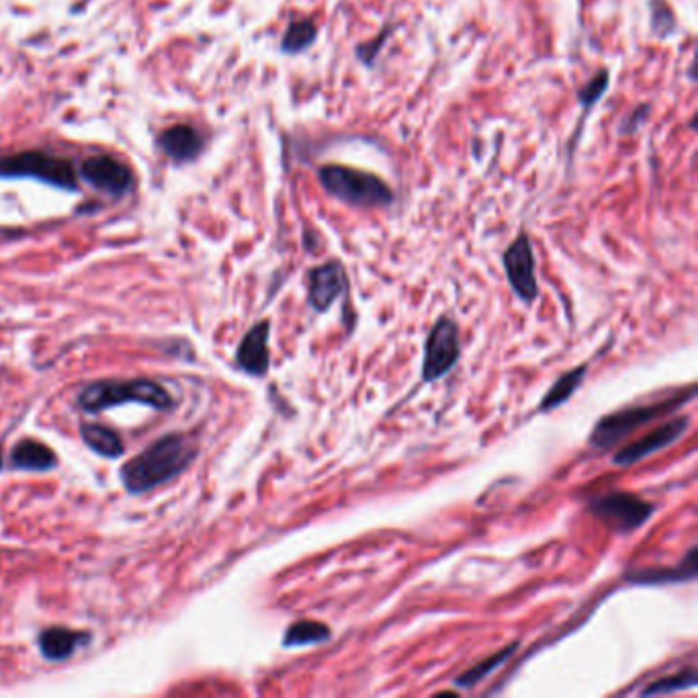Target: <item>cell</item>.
Wrapping results in <instances>:
<instances>
[{
    "mask_svg": "<svg viewBox=\"0 0 698 698\" xmlns=\"http://www.w3.org/2000/svg\"><path fill=\"white\" fill-rule=\"evenodd\" d=\"M197 457V449L183 434H164L127 461L119 477L130 494H146L180 476Z\"/></svg>",
    "mask_w": 698,
    "mask_h": 698,
    "instance_id": "cell-1",
    "label": "cell"
},
{
    "mask_svg": "<svg viewBox=\"0 0 698 698\" xmlns=\"http://www.w3.org/2000/svg\"><path fill=\"white\" fill-rule=\"evenodd\" d=\"M78 408L96 414L127 402H135L154 410H170L175 405L172 395L164 389L160 383L150 379H125V381H96L86 385L77 397Z\"/></svg>",
    "mask_w": 698,
    "mask_h": 698,
    "instance_id": "cell-2",
    "label": "cell"
},
{
    "mask_svg": "<svg viewBox=\"0 0 698 698\" xmlns=\"http://www.w3.org/2000/svg\"><path fill=\"white\" fill-rule=\"evenodd\" d=\"M694 397V387H690L688 392H680L672 397H666L662 402L648 403V405H629L619 412H612L604 418H600L594 431L590 434V445L598 450L612 449L617 442L625 440L635 431H639L641 426L653 422V420L664 418L672 414L684 405V402H690Z\"/></svg>",
    "mask_w": 698,
    "mask_h": 698,
    "instance_id": "cell-3",
    "label": "cell"
},
{
    "mask_svg": "<svg viewBox=\"0 0 698 698\" xmlns=\"http://www.w3.org/2000/svg\"><path fill=\"white\" fill-rule=\"evenodd\" d=\"M320 180L324 189L349 205L357 207H385L394 201V191L371 172L326 164L320 168Z\"/></svg>",
    "mask_w": 698,
    "mask_h": 698,
    "instance_id": "cell-4",
    "label": "cell"
},
{
    "mask_svg": "<svg viewBox=\"0 0 698 698\" xmlns=\"http://www.w3.org/2000/svg\"><path fill=\"white\" fill-rule=\"evenodd\" d=\"M23 177L37 178L62 191L77 193L80 189L74 164L64 156L43 152V150H27V152L0 158V178Z\"/></svg>",
    "mask_w": 698,
    "mask_h": 698,
    "instance_id": "cell-5",
    "label": "cell"
},
{
    "mask_svg": "<svg viewBox=\"0 0 698 698\" xmlns=\"http://www.w3.org/2000/svg\"><path fill=\"white\" fill-rule=\"evenodd\" d=\"M590 510L621 535L641 529L656 512L651 502L630 492H611L590 500Z\"/></svg>",
    "mask_w": 698,
    "mask_h": 698,
    "instance_id": "cell-6",
    "label": "cell"
},
{
    "mask_svg": "<svg viewBox=\"0 0 698 698\" xmlns=\"http://www.w3.org/2000/svg\"><path fill=\"white\" fill-rule=\"evenodd\" d=\"M459 357H461L459 324H457L453 318H449V315H442L437 324L432 326L431 334L426 338L422 379L426 383L442 379L457 365Z\"/></svg>",
    "mask_w": 698,
    "mask_h": 698,
    "instance_id": "cell-7",
    "label": "cell"
},
{
    "mask_svg": "<svg viewBox=\"0 0 698 698\" xmlns=\"http://www.w3.org/2000/svg\"><path fill=\"white\" fill-rule=\"evenodd\" d=\"M78 177L95 191L111 197H123L133 186V172L125 162L113 156H90L80 164Z\"/></svg>",
    "mask_w": 698,
    "mask_h": 698,
    "instance_id": "cell-8",
    "label": "cell"
},
{
    "mask_svg": "<svg viewBox=\"0 0 698 698\" xmlns=\"http://www.w3.org/2000/svg\"><path fill=\"white\" fill-rule=\"evenodd\" d=\"M504 268L512 291L524 304L535 302L539 295V283L535 275V254L527 234H518L504 252Z\"/></svg>",
    "mask_w": 698,
    "mask_h": 698,
    "instance_id": "cell-9",
    "label": "cell"
},
{
    "mask_svg": "<svg viewBox=\"0 0 698 698\" xmlns=\"http://www.w3.org/2000/svg\"><path fill=\"white\" fill-rule=\"evenodd\" d=\"M690 426V418L682 416V418H674L670 422H666L662 426H657L656 431H651L648 437H643L639 440L630 442L625 449H621L617 455L612 457V463L619 465V467H629V465H635L643 459H648L649 455L657 453L666 447H672L674 442H678Z\"/></svg>",
    "mask_w": 698,
    "mask_h": 698,
    "instance_id": "cell-10",
    "label": "cell"
},
{
    "mask_svg": "<svg viewBox=\"0 0 698 698\" xmlns=\"http://www.w3.org/2000/svg\"><path fill=\"white\" fill-rule=\"evenodd\" d=\"M349 287L347 273H344L342 262L330 260L326 265H320L310 270L307 276V299L310 305L318 313L328 312L334 305L338 297L342 295Z\"/></svg>",
    "mask_w": 698,
    "mask_h": 698,
    "instance_id": "cell-11",
    "label": "cell"
},
{
    "mask_svg": "<svg viewBox=\"0 0 698 698\" xmlns=\"http://www.w3.org/2000/svg\"><path fill=\"white\" fill-rule=\"evenodd\" d=\"M268 334H270V322L262 320L248 330L236 350L238 367L244 373L252 375V377H262V375H267L270 367Z\"/></svg>",
    "mask_w": 698,
    "mask_h": 698,
    "instance_id": "cell-12",
    "label": "cell"
},
{
    "mask_svg": "<svg viewBox=\"0 0 698 698\" xmlns=\"http://www.w3.org/2000/svg\"><path fill=\"white\" fill-rule=\"evenodd\" d=\"M88 630H74L68 627H48L37 637V648L48 662H64L80 648L90 643Z\"/></svg>",
    "mask_w": 698,
    "mask_h": 698,
    "instance_id": "cell-13",
    "label": "cell"
},
{
    "mask_svg": "<svg viewBox=\"0 0 698 698\" xmlns=\"http://www.w3.org/2000/svg\"><path fill=\"white\" fill-rule=\"evenodd\" d=\"M158 148H160L164 156L170 158L172 162L186 164L193 162L195 158H199L203 148H205V140H203V135L195 130L193 125L178 123L160 133Z\"/></svg>",
    "mask_w": 698,
    "mask_h": 698,
    "instance_id": "cell-14",
    "label": "cell"
},
{
    "mask_svg": "<svg viewBox=\"0 0 698 698\" xmlns=\"http://www.w3.org/2000/svg\"><path fill=\"white\" fill-rule=\"evenodd\" d=\"M696 547H690L684 561H680L675 567H645L629 572L625 580L633 585H666V584H682L693 582L696 577Z\"/></svg>",
    "mask_w": 698,
    "mask_h": 698,
    "instance_id": "cell-15",
    "label": "cell"
},
{
    "mask_svg": "<svg viewBox=\"0 0 698 698\" xmlns=\"http://www.w3.org/2000/svg\"><path fill=\"white\" fill-rule=\"evenodd\" d=\"M13 469L21 471H50L58 465V457L50 447L33 439H23L11 453Z\"/></svg>",
    "mask_w": 698,
    "mask_h": 698,
    "instance_id": "cell-16",
    "label": "cell"
},
{
    "mask_svg": "<svg viewBox=\"0 0 698 698\" xmlns=\"http://www.w3.org/2000/svg\"><path fill=\"white\" fill-rule=\"evenodd\" d=\"M80 437L90 450H95L101 457H107V459H117V457L125 453V442L109 426L86 422L80 426Z\"/></svg>",
    "mask_w": 698,
    "mask_h": 698,
    "instance_id": "cell-17",
    "label": "cell"
},
{
    "mask_svg": "<svg viewBox=\"0 0 698 698\" xmlns=\"http://www.w3.org/2000/svg\"><path fill=\"white\" fill-rule=\"evenodd\" d=\"M332 637V630L320 621H297L287 627L283 637V648H310V645L326 643Z\"/></svg>",
    "mask_w": 698,
    "mask_h": 698,
    "instance_id": "cell-18",
    "label": "cell"
},
{
    "mask_svg": "<svg viewBox=\"0 0 698 698\" xmlns=\"http://www.w3.org/2000/svg\"><path fill=\"white\" fill-rule=\"evenodd\" d=\"M585 373H588V365H580L576 367L574 371H567L566 375H561V377L553 383L549 392L545 394L543 400H540L539 412H551L566 403L569 397L577 392V387L582 385Z\"/></svg>",
    "mask_w": 698,
    "mask_h": 698,
    "instance_id": "cell-19",
    "label": "cell"
},
{
    "mask_svg": "<svg viewBox=\"0 0 698 698\" xmlns=\"http://www.w3.org/2000/svg\"><path fill=\"white\" fill-rule=\"evenodd\" d=\"M518 648H521V643H518V641L510 643L508 648H504V649L498 651V653H494V656H490L487 659H484V662H479L477 666H473L471 670L463 672L461 675H457V678H455V686H459V688H471V686L479 684V682H482V680L485 678V675H490L492 672L498 670L500 666H504V664L508 662V659L514 656Z\"/></svg>",
    "mask_w": 698,
    "mask_h": 698,
    "instance_id": "cell-20",
    "label": "cell"
},
{
    "mask_svg": "<svg viewBox=\"0 0 698 698\" xmlns=\"http://www.w3.org/2000/svg\"><path fill=\"white\" fill-rule=\"evenodd\" d=\"M696 670L694 667H688V670H682L678 674L666 675V678H659L651 684L645 686L641 690V696H657V694H672V693H680V690H690L696 686Z\"/></svg>",
    "mask_w": 698,
    "mask_h": 698,
    "instance_id": "cell-21",
    "label": "cell"
},
{
    "mask_svg": "<svg viewBox=\"0 0 698 698\" xmlns=\"http://www.w3.org/2000/svg\"><path fill=\"white\" fill-rule=\"evenodd\" d=\"M315 33H318V29H315L312 21L291 23L287 32H285L281 48L285 54H297V51L310 48L315 40Z\"/></svg>",
    "mask_w": 698,
    "mask_h": 698,
    "instance_id": "cell-22",
    "label": "cell"
},
{
    "mask_svg": "<svg viewBox=\"0 0 698 698\" xmlns=\"http://www.w3.org/2000/svg\"><path fill=\"white\" fill-rule=\"evenodd\" d=\"M606 82H608V74H606V72L598 74L596 80L592 82L590 86H585V88L582 90V93H580V101L585 103V104H592V103H594V101L598 99V96L604 93Z\"/></svg>",
    "mask_w": 698,
    "mask_h": 698,
    "instance_id": "cell-23",
    "label": "cell"
},
{
    "mask_svg": "<svg viewBox=\"0 0 698 698\" xmlns=\"http://www.w3.org/2000/svg\"><path fill=\"white\" fill-rule=\"evenodd\" d=\"M0 469H3V453H0Z\"/></svg>",
    "mask_w": 698,
    "mask_h": 698,
    "instance_id": "cell-24",
    "label": "cell"
}]
</instances>
